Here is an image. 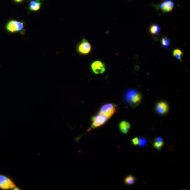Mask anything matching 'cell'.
Returning a JSON list of instances; mask_svg holds the SVG:
<instances>
[{"label": "cell", "instance_id": "1", "mask_svg": "<svg viewBox=\"0 0 190 190\" xmlns=\"http://www.w3.org/2000/svg\"><path fill=\"white\" fill-rule=\"evenodd\" d=\"M125 97L127 101L132 106H137L141 101V95L135 90H131L127 92Z\"/></svg>", "mask_w": 190, "mask_h": 190}, {"label": "cell", "instance_id": "2", "mask_svg": "<svg viewBox=\"0 0 190 190\" xmlns=\"http://www.w3.org/2000/svg\"><path fill=\"white\" fill-rule=\"evenodd\" d=\"M109 119L103 114H99L92 118V124L88 130L93 129L104 125Z\"/></svg>", "mask_w": 190, "mask_h": 190}, {"label": "cell", "instance_id": "3", "mask_svg": "<svg viewBox=\"0 0 190 190\" xmlns=\"http://www.w3.org/2000/svg\"><path fill=\"white\" fill-rule=\"evenodd\" d=\"M16 187L14 182L9 177L0 174V189L14 190Z\"/></svg>", "mask_w": 190, "mask_h": 190}, {"label": "cell", "instance_id": "4", "mask_svg": "<svg viewBox=\"0 0 190 190\" xmlns=\"http://www.w3.org/2000/svg\"><path fill=\"white\" fill-rule=\"evenodd\" d=\"M116 106L115 105L109 103L103 105L100 110L99 113L106 116L110 119L116 112Z\"/></svg>", "mask_w": 190, "mask_h": 190}, {"label": "cell", "instance_id": "5", "mask_svg": "<svg viewBox=\"0 0 190 190\" xmlns=\"http://www.w3.org/2000/svg\"><path fill=\"white\" fill-rule=\"evenodd\" d=\"M24 27V24L23 22L11 20L7 23L6 29L9 32L14 33L20 31Z\"/></svg>", "mask_w": 190, "mask_h": 190}, {"label": "cell", "instance_id": "6", "mask_svg": "<svg viewBox=\"0 0 190 190\" xmlns=\"http://www.w3.org/2000/svg\"><path fill=\"white\" fill-rule=\"evenodd\" d=\"M156 8L160 9L163 13H168L172 11L174 6L173 0H164L161 4L154 5Z\"/></svg>", "mask_w": 190, "mask_h": 190}, {"label": "cell", "instance_id": "7", "mask_svg": "<svg viewBox=\"0 0 190 190\" xmlns=\"http://www.w3.org/2000/svg\"><path fill=\"white\" fill-rule=\"evenodd\" d=\"M92 49L91 44L84 38L78 45V50L79 53L82 55H87L90 52Z\"/></svg>", "mask_w": 190, "mask_h": 190}, {"label": "cell", "instance_id": "8", "mask_svg": "<svg viewBox=\"0 0 190 190\" xmlns=\"http://www.w3.org/2000/svg\"><path fill=\"white\" fill-rule=\"evenodd\" d=\"M91 68L92 71L96 74H102L105 71V66L104 64L99 61L93 62L91 64Z\"/></svg>", "mask_w": 190, "mask_h": 190}, {"label": "cell", "instance_id": "9", "mask_svg": "<svg viewBox=\"0 0 190 190\" xmlns=\"http://www.w3.org/2000/svg\"><path fill=\"white\" fill-rule=\"evenodd\" d=\"M169 106L166 102L161 101L156 105V111L160 115L165 114L168 112Z\"/></svg>", "mask_w": 190, "mask_h": 190}, {"label": "cell", "instance_id": "10", "mask_svg": "<svg viewBox=\"0 0 190 190\" xmlns=\"http://www.w3.org/2000/svg\"><path fill=\"white\" fill-rule=\"evenodd\" d=\"M42 3L40 0H32L29 4V9L30 11H38L41 8Z\"/></svg>", "mask_w": 190, "mask_h": 190}, {"label": "cell", "instance_id": "11", "mask_svg": "<svg viewBox=\"0 0 190 190\" xmlns=\"http://www.w3.org/2000/svg\"><path fill=\"white\" fill-rule=\"evenodd\" d=\"M119 129L122 133L126 134L130 129L131 125L130 123L126 121H122L119 123Z\"/></svg>", "mask_w": 190, "mask_h": 190}, {"label": "cell", "instance_id": "12", "mask_svg": "<svg viewBox=\"0 0 190 190\" xmlns=\"http://www.w3.org/2000/svg\"><path fill=\"white\" fill-rule=\"evenodd\" d=\"M161 28L158 24H154L151 25L149 29V32L151 34L155 35H157L160 32Z\"/></svg>", "mask_w": 190, "mask_h": 190}, {"label": "cell", "instance_id": "13", "mask_svg": "<svg viewBox=\"0 0 190 190\" xmlns=\"http://www.w3.org/2000/svg\"><path fill=\"white\" fill-rule=\"evenodd\" d=\"M184 55L183 52L179 49H174L173 52V55L174 57L182 62V56Z\"/></svg>", "mask_w": 190, "mask_h": 190}, {"label": "cell", "instance_id": "14", "mask_svg": "<svg viewBox=\"0 0 190 190\" xmlns=\"http://www.w3.org/2000/svg\"><path fill=\"white\" fill-rule=\"evenodd\" d=\"M161 44L164 48H168L170 47L171 45V40L167 37H163L161 40Z\"/></svg>", "mask_w": 190, "mask_h": 190}, {"label": "cell", "instance_id": "15", "mask_svg": "<svg viewBox=\"0 0 190 190\" xmlns=\"http://www.w3.org/2000/svg\"><path fill=\"white\" fill-rule=\"evenodd\" d=\"M136 179L135 177L129 175L126 177L124 179V183L127 185H132L135 183Z\"/></svg>", "mask_w": 190, "mask_h": 190}, {"label": "cell", "instance_id": "16", "mask_svg": "<svg viewBox=\"0 0 190 190\" xmlns=\"http://www.w3.org/2000/svg\"><path fill=\"white\" fill-rule=\"evenodd\" d=\"M163 145V141L162 142H157L155 141L153 144V147L158 150H161Z\"/></svg>", "mask_w": 190, "mask_h": 190}, {"label": "cell", "instance_id": "17", "mask_svg": "<svg viewBox=\"0 0 190 190\" xmlns=\"http://www.w3.org/2000/svg\"><path fill=\"white\" fill-rule=\"evenodd\" d=\"M147 140L146 138H140L139 139L138 144L141 147L145 146L147 143Z\"/></svg>", "mask_w": 190, "mask_h": 190}, {"label": "cell", "instance_id": "18", "mask_svg": "<svg viewBox=\"0 0 190 190\" xmlns=\"http://www.w3.org/2000/svg\"><path fill=\"white\" fill-rule=\"evenodd\" d=\"M132 142L133 144L135 145H137L138 144L139 138L135 137L132 139Z\"/></svg>", "mask_w": 190, "mask_h": 190}, {"label": "cell", "instance_id": "19", "mask_svg": "<svg viewBox=\"0 0 190 190\" xmlns=\"http://www.w3.org/2000/svg\"><path fill=\"white\" fill-rule=\"evenodd\" d=\"M155 141L157 142H163V141L162 138L161 137H158L155 140Z\"/></svg>", "mask_w": 190, "mask_h": 190}, {"label": "cell", "instance_id": "20", "mask_svg": "<svg viewBox=\"0 0 190 190\" xmlns=\"http://www.w3.org/2000/svg\"><path fill=\"white\" fill-rule=\"evenodd\" d=\"M14 1L16 2L17 3H20V2H22L24 0H14Z\"/></svg>", "mask_w": 190, "mask_h": 190}]
</instances>
